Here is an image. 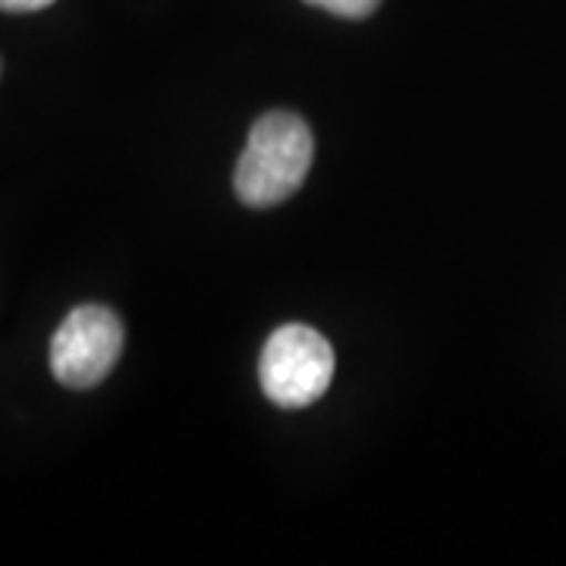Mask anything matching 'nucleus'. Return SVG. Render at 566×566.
I'll return each mask as SVG.
<instances>
[{"label": "nucleus", "instance_id": "1", "mask_svg": "<svg viewBox=\"0 0 566 566\" xmlns=\"http://www.w3.org/2000/svg\"><path fill=\"white\" fill-rule=\"evenodd\" d=\"M315 158L312 129L290 111H271L252 123L243 155L237 164V196L249 208L286 202L308 177Z\"/></svg>", "mask_w": 566, "mask_h": 566}, {"label": "nucleus", "instance_id": "2", "mask_svg": "<svg viewBox=\"0 0 566 566\" xmlns=\"http://www.w3.org/2000/svg\"><path fill=\"white\" fill-rule=\"evenodd\" d=\"M334 349L308 324H283L262 349L259 378L264 397L283 409H303L322 400L334 381Z\"/></svg>", "mask_w": 566, "mask_h": 566}, {"label": "nucleus", "instance_id": "3", "mask_svg": "<svg viewBox=\"0 0 566 566\" xmlns=\"http://www.w3.org/2000/svg\"><path fill=\"white\" fill-rule=\"evenodd\" d=\"M123 353V322L107 305L73 308L51 340V371L70 390L102 385Z\"/></svg>", "mask_w": 566, "mask_h": 566}, {"label": "nucleus", "instance_id": "4", "mask_svg": "<svg viewBox=\"0 0 566 566\" xmlns=\"http://www.w3.org/2000/svg\"><path fill=\"white\" fill-rule=\"evenodd\" d=\"M305 3H315L334 17H344V20H365L378 10L381 0H305Z\"/></svg>", "mask_w": 566, "mask_h": 566}, {"label": "nucleus", "instance_id": "5", "mask_svg": "<svg viewBox=\"0 0 566 566\" xmlns=\"http://www.w3.org/2000/svg\"><path fill=\"white\" fill-rule=\"evenodd\" d=\"M54 0H0V10L3 13H35V10H44L51 7Z\"/></svg>", "mask_w": 566, "mask_h": 566}]
</instances>
